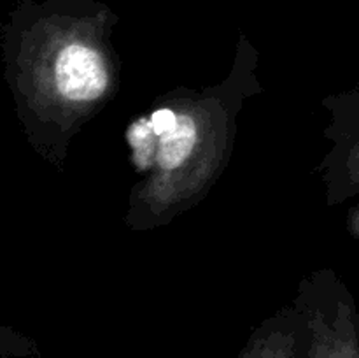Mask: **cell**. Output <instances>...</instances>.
Segmentation results:
<instances>
[{"instance_id": "6da1fadb", "label": "cell", "mask_w": 359, "mask_h": 358, "mask_svg": "<svg viewBox=\"0 0 359 358\" xmlns=\"http://www.w3.org/2000/svg\"><path fill=\"white\" fill-rule=\"evenodd\" d=\"M332 297L323 302L311 323L305 358H359V314L351 295L332 283Z\"/></svg>"}, {"instance_id": "277c9868", "label": "cell", "mask_w": 359, "mask_h": 358, "mask_svg": "<svg viewBox=\"0 0 359 358\" xmlns=\"http://www.w3.org/2000/svg\"><path fill=\"white\" fill-rule=\"evenodd\" d=\"M156 135V161L163 171L184 164L196 142V126L189 116L177 114L170 107L156 109L147 118Z\"/></svg>"}, {"instance_id": "5b68a950", "label": "cell", "mask_w": 359, "mask_h": 358, "mask_svg": "<svg viewBox=\"0 0 359 358\" xmlns=\"http://www.w3.org/2000/svg\"><path fill=\"white\" fill-rule=\"evenodd\" d=\"M128 140L133 147L137 165L142 168L149 167L154 160V151H156V135L151 130L147 119H139L133 123L128 130Z\"/></svg>"}, {"instance_id": "8992f818", "label": "cell", "mask_w": 359, "mask_h": 358, "mask_svg": "<svg viewBox=\"0 0 359 358\" xmlns=\"http://www.w3.org/2000/svg\"><path fill=\"white\" fill-rule=\"evenodd\" d=\"M307 339L298 344L293 339H284V343H258L242 358H305Z\"/></svg>"}, {"instance_id": "7a4b0ae2", "label": "cell", "mask_w": 359, "mask_h": 358, "mask_svg": "<svg viewBox=\"0 0 359 358\" xmlns=\"http://www.w3.org/2000/svg\"><path fill=\"white\" fill-rule=\"evenodd\" d=\"M55 84L69 102H93L105 93L109 74L100 51L83 41L65 42L55 62Z\"/></svg>"}, {"instance_id": "52a82bcc", "label": "cell", "mask_w": 359, "mask_h": 358, "mask_svg": "<svg viewBox=\"0 0 359 358\" xmlns=\"http://www.w3.org/2000/svg\"><path fill=\"white\" fill-rule=\"evenodd\" d=\"M349 228H351V234L359 241V204L351 211L349 214Z\"/></svg>"}, {"instance_id": "3957f363", "label": "cell", "mask_w": 359, "mask_h": 358, "mask_svg": "<svg viewBox=\"0 0 359 358\" xmlns=\"http://www.w3.org/2000/svg\"><path fill=\"white\" fill-rule=\"evenodd\" d=\"M335 153L332 158V188L335 199L359 192V84L351 93L342 95L337 102Z\"/></svg>"}]
</instances>
